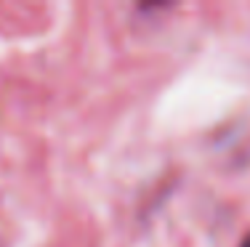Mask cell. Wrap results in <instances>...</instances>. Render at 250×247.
Instances as JSON below:
<instances>
[{"label": "cell", "mask_w": 250, "mask_h": 247, "mask_svg": "<svg viewBox=\"0 0 250 247\" xmlns=\"http://www.w3.org/2000/svg\"><path fill=\"white\" fill-rule=\"evenodd\" d=\"M240 247H250V234H248L245 239H242V245H240Z\"/></svg>", "instance_id": "6da1fadb"}]
</instances>
